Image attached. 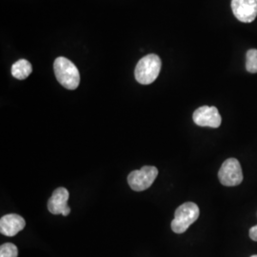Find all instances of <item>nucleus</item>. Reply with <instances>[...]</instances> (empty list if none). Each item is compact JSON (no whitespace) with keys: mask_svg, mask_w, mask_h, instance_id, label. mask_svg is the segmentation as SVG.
Instances as JSON below:
<instances>
[{"mask_svg":"<svg viewBox=\"0 0 257 257\" xmlns=\"http://www.w3.org/2000/svg\"><path fill=\"white\" fill-rule=\"evenodd\" d=\"M57 81L68 90H75L80 82V74L76 66L68 58L57 57L54 63Z\"/></svg>","mask_w":257,"mask_h":257,"instance_id":"nucleus-1","label":"nucleus"},{"mask_svg":"<svg viewBox=\"0 0 257 257\" xmlns=\"http://www.w3.org/2000/svg\"><path fill=\"white\" fill-rule=\"evenodd\" d=\"M161 59L155 54L142 57L136 67L135 75L138 83L149 85L156 81L161 70Z\"/></svg>","mask_w":257,"mask_h":257,"instance_id":"nucleus-2","label":"nucleus"},{"mask_svg":"<svg viewBox=\"0 0 257 257\" xmlns=\"http://www.w3.org/2000/svg\"><path fill=\"white\" fill-rule=\"evenodd\" d=\"M199 214V208L195 203H184L175 211V218L171 224L172 230L175 233H183L198 219Z\"/></svg>","mask_w":257,"mask_h":257,"instance_id":"nucleus-3","label":"nucleus"},{"mask_svg":"<svg viewBox=\"0 0 257 257\" xmlns=\"http://www.w3.org/2000/svg\"><path fill=\"white\" fill-rule=\"evenodd\" d=\"M158 175V170L154 166H144L140 170L133 171L128 176V183L132 190L143 192L155 182Z\"/></svg>","mask_w":257,"mask_h":257,"instance_id":"nucleus-4","label":"nucleus"},{"mask_svg":"<svg viewBox=\"0 0 257 257\" xmlns=\"http://www.w3.org/2000/svg\"><path fill=\"white\" fill-rule=\"evenodd\" d=\"M218 178L222 185L226 187L238 186L243 181L242 168L236 158H229L221 166Z\"/></svg>","mask_w":257,"mask_h":257,"instance_id":"nucleus-5","label":"nucleus"},{"mask_svg":"<svg viewBox=\"0 0 257 257\" xmlns=\"http://www.w3.org/2000/svg\"><path fill=\"white\" fill-rule=\"evenodd\" d=\"M193 122L200 127L216 128L220 127L222 118L215 107L202 106L193 112Z\"/></svg>","mask_w":257,"mask_h":257,"instance_id":"nucleus-6","label":"nucleus"},{"mask_svg":"<svg viewBox=\"0 0 257 257\" xmlns=\"http://www.w3.org/2000/svg\"><path fill=\"white\" fill-rule=\"evenodd\" d=\"M234 17L244 23L252 22L257 17V0H231Z\"/></svg>","mask_w":257,"mask_h":257,"instance_id":"nucleus-7","label":"nucleus"},{"mask_svg":"<svg viewBox=\"0 0 257 257\" xmlns=\"http://www.w3.org/2000/svg\"><path fill=\"white\" fill-rule=\"evenodd\" d=\"M26 226V221L16 213H11L1 217L0 219V231L6 236H15Z\"/></svg>","mask_w":257,"mask_h":257,"instance_id":"nucleus-8","label":"nucleus"},{"mask_svg":"<svg viewBox=\"0 0 257 257\" xmlns=\"http://www.w3.org/2000/svg\"><path fill=\"white\" fill-rule=\"evenodd\" d=\"M69 192L65 188H57L48 201V210L53 214H62L69 208Z\"/></svg>","mask_w":257,"mask_h":257,"instance_id":"nucleus-9","label":"nucleus"},{"mask_svg":"<svg viewBox=\"0 0 257 257\" xmlns=\"http://www.w3.org/2000/svg\"><path fill=\"white\" fill-rule=\"evenodd\" d=\"M33 72L32 64L26 59H19L12 66V74L15 78L23 80L26 79Z\"/></svg>","mask_w":257,"mask_h":257,"instance_id":"nucleus-10","label":"nucleus"},{"mask_svg":"<svg viewBox=\"0 0 257 257\" xmlns=\"http://www.w3.org/2000/svg\"><path fill=\"white\" fill-rule=\"evenodd\" d=\"M246 70L250 74L257 73V50H248L246 55Z\"/></svg>","mask_w":257,"mask_h":257,"instance_id":"nucleus-11","label":"nucleus"},{"mask_svg":"<svg viewBox=\"0 0 257 257\" xmlns=\"http://www.w3.org/2000/svg\"><path fill=\"white\" fill-rule=\"evenodd\" d=\"M19 249L13 243H5L0 247V257H18Z\"/></svg>","mask_w":257,"mask_h":257,"instance_id":"nucleus-12","label":"nucleus"},{"mask_svg":"<svg viewBox=\"0 0 257 257\" xmlns=\"http://www.w3.org/2000/svg\"><path fill=\"white\" fill-rule=\"evenodd\" d=\"M249 237L251 240L257 242V225L249 229Z\"/></svg>","mask_w":257,"mask_h":257,"instance_id":"nucleus-13","label":"nucleus"},{"mask_svg":"<svg viewBox=\"0 0 257 257\" xmlns=\"http://www.w3.org/2000/svg\"><path fill=\"white\" fill-rule=\"evenodd\" d=\"M250 257H257V254H255V255H251Z\"/></svg>","mask_w":257,"mask_h":257,"instance_id":"nucleus-14","label":"nucleus"}]
</instances>
